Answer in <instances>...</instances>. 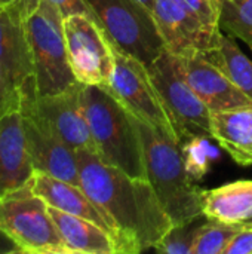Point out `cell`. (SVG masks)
<instances>
[{
  "label": "cell",
  "instance_id": "8",
  "mask_svg": "<svg viewBox=\"0 0 252 254\" xmlns=\"http://www.w3.org/2000/svg\"><path fill=\"white\" fill-rule=\"evenodd\" d=\"M150 76L169 112L181 144L196 135L211 137V110L184 77L180 58L168 51L150 65Z\"/></svg>",
  "mask_w": 252,
  "mask_h": 254
},
{
  "label": "cell",
  "instance_id": "29",
  "mask_svg": "<svg viewBox=\"0 0 252 254\" xmlns=\"http://www.w3.org/2000/svg\"><path fill=\"white\" fill-rule=\"evenodd\" d=\"M138 1H141V3L153 13V3H154V0H138Z\"/></svg>",
  "mask_w": 252,
  "mask_h": 254
},
{
  "label": "cell",
  "instance_id": "4",
  "mask_svg": "<svg viewBox=\"0 0 252 254\" xmlns=\"http://www.w3.org/2000/svg\"><path fill=\"white\" fill-rule=\"evenodd\" d=\"M24 25L31 48L37 97L65 91L77 80L71 71L64 34V16L48 0L24 13Z\"/></svg>",
  "mask_w": 252,
  "mask_h": 254
},
{
  "label": "cell",
  "instance_id": "23",
  "mask_svg": "<svg viewBox=\"0 0 252 254\" xmlns=\"http://www.w3.org/2000/svg\"><path fill=\"white\" fill-rule=\"evenodd\" d=\"M199 220L201 219L187 225L174 226L160 240V243L154 246V250L165 254H192V249H193L199 226L202 225V223L198 225Z\"/></svg>",
  "mask_w": 252,
  "mask_h": 254
},
{
  "label": "cell",
  "instance_id": "6",
  "mask_svg": "<svg viewBox=\"0 0 252 254\" xmlns=\"http://www.w3.org/2000/svg\"><path fill=\"white\" fill-rule=\"evenodd\" d=\"M0 229L21 253L70 254L49 214V205L30 185L0 196Z\"/></svg>",
  "mask_w": 252,
  "mask_h": 254
},
{
  "label": "cell",
  "instance_id": "9",
  "mask_svg": "<svg viewBox=\"0 0 252 254\" xmlns=\"http://www.w3.org/2000/svg\"><path fill=\"white\" fill-rule=\"evenodd\" d=\"M67 57L76 80L82 85L107 86L114 70V46L92 15L64 18Z\"/></svg>",
  "mask_w": 252,
  "mask_h": 254
},
{
  "label": "cell",
  "instance_id": "1",
  "mask_svg": "<svg viewBox=\"0 0 252 254\" xmlns=\"http://www.w3.org/2000/svg\"><path fill=\"white\" fill-rule=\"evenodd\" d=\"M76 155L80 188L113 228L119 254L154 249L174 223L150 182L105 164L92 150Z\"/></svg>",
  "mask_w": 252,
  "mask_h": 254
},
{
  "label": "cell",
  "instance_id": "14",
  "mask_svg": "<svg viewBox=\"0 0 252 254\" xmlns=\"http://www.w3.org/2000/svg\"><path fill=\"white\" fill-rule=\"evenodd\" d=\"M184 77L211 113L250 106L252 100L203 55L178 57Z\"/></svg>",
  "mask_w": 252,
  "mask_h": 254
},
{
  "label": "cell",
  "instance_id": "28",
  "mask_svg": "<svg viewBox=\"0 0 252 254\" xmlns=\"http://www.w3.org/2000/svg\"><path fill=\"white\" fill-rule=\"evenodd\" d=\"M21 253L18 246L0 229V254H13Z\"/></svg>",
  "mask_w": 252,
  "mask_h": 254
},
{
  "label": "cell",
  "instance_id": "10",
  "mask_svg": "<svg viewBox=\"0 0 252 254\" xmlns=\"http://www.w3.org/2000/svg\"><path fill=\"white\" fill-rule=\"evenodd\" d=\"M34 98H22L21 106L25 147L34 171L80 186L76 150L71 149L37 112Z\"/></svg>",
  "mask_w": 252,
  "mask_h": 254
},
{
  "label": "cell",
  "instance_id": "2",
  "mask_svg": "<svg viewBox=\"0 0 252 254\" xmlns=\"http://www.w3.org/2000/svg\"><path fill=\"white\" fill-rule=\"evenodd\" d=\"M135 121L144 147L147 180L153 186L174 226L202 219L203 190L192 180L181 144L169 134L137 118Z\"/></svg>",
  "mask_w": 252,
  "mask_h": 254
},
{
  "label": "cell",
  "instance_id": "12",
  "mask_svg": "<svg viewBox=\"0 0 252 254\" xmlns=\"http://www.w3.org/2000/svg\"><path fill=\"white\" fill-rule=\"evenodd\" d=\"M0 65L22 98L37 97L31 48L18 3L0 6Z\"/></svg>",
  "mask_w": 252,
  "mask_h": 254
},
{
  "label": "cell",
  "instance_id": "20",
  "mask_svg": "<svg viewBox=\"0 0 252 254\" xmlns=\"http://www.w3.org/2000/svg\"><path fill=\"white\" fill-rule=\"evenodd\" d=\"M203 57L252 100V61L235 37L221 30L217 45Z\"/></svg>",
  "mask_w": 252,
  "mask_h": 254
},
{
  "label": "cell",
  "instance_id": "15",
  "mask_svg": "<svg viewBox=\"0 0 252 254\" xmlns=\"http://www.w3.org/2000/svg\"><path fill=\"white\" fill-rule=\"evenodd\" d=\"M33 174L21 112H15L0 119V196L27 186Z\"/></svg>",
  "mask_w": 252,
  "mask_h": 254
},
{
  "label": "cell",
  "instance_id": "3",
  "mask_svg": "<svg viewBox=\"0 0 252 254\" xmlns=\"http://www.w3.org/2000/svg\"><path fill=\"white\" fill-rule=\"evenodd\" d=\"M82 101L95 153L105 164L132 177L147 179L135 118L104 86L83 85Z\"/></svg>",
  "mask_w": 252,
  "mask_h": 254
},
{
  "label": "cell",
  "instance_id": "24",
  "mask_svg": "<svg viewBox=\"0 0 252 254\" xmlns=\"http://www.w3.org/2000/svg\"><path fill=\"white\" fill-rule=\"evenodd\" d=\"M193 15H196L211 31H220L221 0H177Z\"/></svg>",
  "mask_w": 252,
  "mask_h": 254
},
{
  "label": "cell",
  "instance_id": "21",
  "mask_svg": "<svg viewBox=\"0 0 252 254\" xmlns=\"http://www.w3.org/2000/svg\"><path fill=\"white\" fill-rule=\"evenodd\" d=\"M220 28L252 51V0H221Z\"/></svg>",
  "mask_w": 252,
  "mask_h": 254
},
{
  "label": "cell",
  "instance_id": "13",
  "mask_svg": "<svg viewBox=\"0 0 252 254\" xmlns=\"http://www.w3.org/2000/svg\"><path fill=\"white\" fill-rule=\"evenodd\" d=\"M83 85L76 82L62 92L34 98L37 112L50 124L56 134L74 150L95 152L82 101Z\"/></svg>",
  "mask_w": 252,
  "mask_h": 254
},
{
  "label": "cell",
  "instance_id": "16",
  "mask_svg": "<svg viewBox=\"0 0 252 254\" xmlns=\"http://www.w3.org/2000/svg\"><path fill=\"white\" fill-rule=\"evenodd\" d=\"M28 185L31 190L36 195H39L49 207L91 220L102 229H105L107 232H110L116 240L113 228L80 186L39 171H34Z\"/></svg>",
  "mask_w": 252,
  "mask_h": 254
},
{
  "label": "cell",
  "instance_id": "7",
  "mask_svg": "<svg viewBox=\"0 0 252 254\" xmlns=\"http://www.w3.org/2000/svg\"><path fill=\"white\" fill-rule=\"evenodd\" d=\"M104 88L132 116L169 134L181 144L175 125L146 64L114 48V70L108 85Z\"/></svg>",
  "mask_w": 252,
  "mask_h": 254
},
{
  "label": "cell",
  "instance_id": "19",
  "mask_svg": "<svg viewBox=\"0 0 252 254\" xmlns=\"http://www.w3.org/2000/svg\"><path fill=\"white\" fill-rule=\"evenodd\" d=\"M202 211L205 219H215L230 225L251 222L252 180H238L203 190Z\"/></svg>",
  "mask_w": 252,
  "mask_h": 254
},
{
  "label": "cell",
  "instance_id": "26",
  "mask_svg": "<svg viewBox=\"0 0 252 254\" xmlns=\"http://www.w3.org/2000/svg\"><path fill=\"white\" fill-rule=\"evenodd\" d=\"M224 254H252V222L242 223V228L232 238Z\"/></svg>",
  "mask_w": 252,
  "mask_h": 254
},
{
  "label": "cell",
  "instance_id": "18",
  "mask_svg": "<svg viewBox=\"0 0 252 254\" xmlns=\"http://www.w3.org/2000/svg\"><path fill=\"white\" fill-rule=\"evenodd\" d=\"M64 246L70 254H119L114 237L97 223L49 207Z\"/></svg>",
  "mask_w": 252,
  "mask_h": 254
},
{
  "label": "cell",
  "instance_id": "22",
  "mask_svg": "<svg viewBox=\"0 0 252 254\" xmlns=\"http://www.w3.org/2000/svg\"><path fill=\"white\" fill-rule=\"evenodd\" d=\"M241 228L242 223L230 225L215 219H206L199 226L192 254H224L226 247Z\"/></svg>",
  "mask_w": 252,
  "mask_h": 254
},
{
  "label": "cell",
  "instance_id": "5",
  "mask_svg": "<svg viewBox=\"0 0 252 254\" xmlns=\"http://www.w3.org/2000/svg\"><path fill=\"white\" fill-rule=\"evenodd\" d=\"M111 45L147 67L166 51L153 13L138 0H85Z\"/></svg>",
  "mask_w": 252,
  "mask_h": 254
},
{
  "label": "cell",
  "instance_id": "30",
  "mask_svg": "<svg viewBox=\"0 0 252 254\" xmlns=\"http://www.w3.org/2000/svg\"><path fill=\"white\" fill-rule=\"evenodd\" d=\"M21 0H0V6H12V4H16L19 3Z\"/></svg>",
  "mask_w": 252,
  "mask_h": 254
},
{
  "label": "cell",
  "instance_id": "25",
  "mask_svg": "<svg viewBox=\"0 0 252 254\" xmlns=\"http://www.w3.org/2000/svg\"><path fill=\"white\" fill-rule=\"evenodd\" d=\"M22 106V94L15 88V85L10 82L9 76L0 65V119L15 113L21 112Z\"/></svg>",
  "mask_w": 252,
  "mask_h": 254
},
{
  "label": "cell",
  "instance_id": "27",
  "mask_svg": "<svg viewBox=\"0 0 252 254\" xmlns=\"http://www.w3.org/2000/svg\"><path fill=\"white\" fill-rule=\"evenodd\" d=\"M48 1H50L53 6H56L64 18L68 16V15H74V13L92 15L91 9H89V6L86 4L85 0H48Z\"/></svg>",
  "mask_w": 252,
  "mask_h": 254
},
{
  "label": "cell",
  "instance_id": "17",
  "mask_svg": "<svg viewBox=\"0 0 252 254\" xmlns=\"http://www.w3.org/2000/svg\"><path fill=\"white\" fill-rule=\"evenodd\" d=\"M211 137L239 165H252V104L211 115Z\"/></svg>",
  "mask_w": 252,
  "mask_h": 254
},
{
  "label": "cell",
  "instance_id": "31",
  "mask_svg": "<svg viewBox=\"0 0 252 254\" xmlns=\"http://www.w3.org/2000/svg\"><path fill=\"white\" fill-rule=\"evenodd\" d=\"M251 222H252V220H251Z\"/></svg>",
  "mask_w": 252,
  "mask_h": 254
},
{
  "label": "cell",
  "instance_id": "11",
  "mask_svg": "<svg viewBox=\"0 0 252 254\" xmlns=\"http://www.w3.org/2000/svg\"><path fill=\"white\" fill-rule=\"evenodd\" d=\"M153 16L168 52L177 57L203 55L211 51L220 31H211L177 0H154Z\"/></svg>",
  "mask_w": 252,
  "mask_h": 254
}]
</instances>
